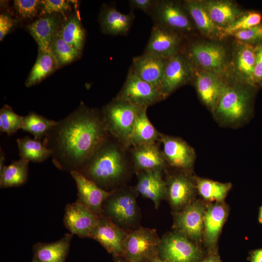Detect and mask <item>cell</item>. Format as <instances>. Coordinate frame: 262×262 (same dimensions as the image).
<instances>
[{
    "instance_id": "1",
    "label": "cell",
    "mask_w": 262,
    "mask_h": 262,
    "mask_svg": "<svg viewBox=\"0 0 262 262\" xmlns=\"http://www.w3.org/2000/svg\"><path fill=\"white\" fill-rule=\"evenodd\" d=\"M109 135L101 111L81 101L75 110L57 121L43 143L51 151L57 168L80 171Z\"/></svg>"
},
{
    "instance_id": "2",
    "label": "cell",
    "mask_w": 262,
    "mask_h": 262,
    "mask_svg": "<svg viewBox=\"0 0 262 262\" xmlns=\"http://www.w3.org/2000/svg\"><path fill=\"white\" fill-rule=\"evenodd\" d=\"M78 172L103 190L113 191L134 172L130 148L109 135Z\"/></svg>"
},
{
    "instance_id": "3",
    "label": "cell",
    "mask_w": 262,
    "mask_h": 262,
    "mask_svg": "<svg viewBox=\"0 0 262 262\" xmlns=\"http://www.w3.org/2000/svg\"><path fill=\"white\" fill-rule=\"evenodd\" d=\"M251 98L245 87L227 83L212 113L214 119L222 127H241L249 119Z\"/></svg>"
},
{
    "instance_id": "4",
    "label": "cell",
    "mask_w": 262,
    "mask_h": 262,
    "mask_svg": "<svg viewBox=\"0 0 262 262\" xmlns=\"http://www.w3.org/2000/svg\"><path fill=\"white\" fill-rule=\"evenodd\" d=\"M135 187L123 185L113 191L102 205L103 215L127 230L139 227L141 214Z\"/></svg>"
},
{
    "instance_id": "5",
    "label": "cell",
    "mask_w": 262,
    "mask_h": 262,
    "mask_svg": "<svg viewBox=\"0 0 262 262\" xmlns=\"http://www.w3.org/2000/svg\"><path fill=\"white\" fill-rule=\"evenodd\" d=\"M142 108L144 107L134 106L115 97L101 110L109 134L129 148L131 147V137L134 123Z\"/></svg>"
},
{
    "instance_id": "6",
    "label": "cell",
    "mask_w": 262,
    "mask_h": 262,
    "mask_svg": "<svg viewBox=\"0 0 262 262\" xmlns=\"http://www.w3.org/2000/svg\"><path fill=\"white\" fill-rule=\"evenodd\" d=\"M160 243L156 229L139 227L128 231L123 258L130 262H152L158 257Z\"/></svg>"
},
{
    "instance_id": "7",
    "label": "cell",
    "mask_w": 262,
    "mask_h": 262,
    "mask_svg": "<svg viewBox=\"0 0 262 262\" xmlns=\"http://www.w3.org/2000/svg\"><path fill=\"white\" fill-rule=\"evenodd\" d=\"M206 252L201 245L174 230L161 238L158 258L167 262H199Z\"/></svg>"
},
{
    "instance_id": "8",
    "label": "cell",
    "mask_w": 262,
    "mask_h": 262,
    "mask_svg": "<svg viewBox=\"0 0 262 262\" xmlns=\"http://www.w3.org/2000/svg\"><path fill=\"white\" fill-rule=\"evenodd\" d=\"M170 169L168 168L165 171V199L173 212H176L194 201L197 193L193 172Z\"/></svg>"
},
{
    "instance_id": "9",
    "label": "cell",
    "mask_w": 262,
    "mask_h": 262,
    "mask_svg": "<svg viewBox=\"0 0 262 262\" xmlns=\"http://www.w3.org/2000/svg\"><path fill=\"white\" fill-rule=\"evenodd\" d=\"M207 205L205 201L196 199L182 210L173 212L174 230L202 246Z\"/></svg>"
},
{
    "instance_id": "10",
    "label": "cell",
    "mask_w": 262,
    "mask_h": 262,
    "mask_svg": "<svg viewBox=\"0 0 262 262\" xmlns=\"http://www.w3.org/2000/svg\"><path fill=\"white\" fill-rule=\"evenodd\" d=\"M116 97L134 106L146 108L164 99L159 89L141 79L131 69Z\"/></svg>"
},
{
    "instance_id": "11",
    "label": "cell",
    "mask_w": 262,
    "mask_h": 262,
    "mask_svg": "<svg viewBox=\"0 0 262 262\" xmlns=\"http://www.w3.org/2000/svg\"><path fill=\"white\" fill-rule=\"evenodd\" d=\"M154 24L177 33L189 32L193 26L187 11L180 2L157 0L151 15Z\"/></svg>"
},
{
    "instance_id": "12",
    "label": "cell",
    "mask_w": 262,
    "mask_h": 262,
    "mask_svg": "<svg viewBox=\"0 0 262 262\" xmlns=\"http://www.w3.org/2000/svg\"><path fill=\"white\" fill-rule=\"evenodd\" d=\"M159 142L169 168L193 172L196 159L195 149L182 138L160 133Z\"/></svg>"
},
{
    "instance_id": "13",
    "label": "cell",
    "mask_w": 262,
    "mask_h": 262,
    "mask_svg": "<svg viewBox=\"0 0 262 262\" xmlns=\"http://www.w3.org/2000/svg\"><path fill=\"white\" fill-rule=\"evenodd\" d=\"M192 66L207 71L220 74L227 63V54L221 45L213 43L192 44L186 55Z\"/></svg>"
},
{
    "instance_id": "14",
    "label": "cell",
    "mask_w": 262,
    "mask_h": 262,
    "mask_svg": "<svg viewBox=\"0 0 262 262\" xmlns=\"http://www.w3.org/2000/svg\"><path fill=\"white\" fill-rule=\"evenodd\" d=\"M194 67L185 55L179 53L169 59L164 68L159 91L164 99L193 77Z\"/></svg>"
},
{
    "instance_id": "15",
    "label": "cell",
    "mask_w": 262,
    "mask_h": 262,
    "mask_svg": "<svg viewBox=\"0 0 262 262\" xmlns=\"http://www.w3.org/2000/svg\"><path fill=\"white\" fill-rule=\"evenodd\" d=\"M128 231L103 215L100 216L89 238L98 242L114 257H123L124 244Z\"/></svg>"
},
{
    "instance_id": "16",
    "label": "cell",
    "mask_w": 262,
    "mask_h": 262,
    "mask_svg": "<svg viewBox=\"0 0 262 262\" xmlns=\"http://www.w3.org/2000/svg\"><path fill=\"white\" fill-rule=\"evenodd\" d=\"M229 207L224 202L207 204L205 214L202 245L206 251L217 248V243L229 214Z\"/></svg>"
},
{
    "instance_id": "17",
    "label": "cell",
    "mask_w": 262,
    "mask_h": 262,
    "mask_svg": "<svg viewBox=\"0 0 262 262\" xmlns=\"http://www.w3.org/2000/svg\"><path fill=\"white\" fill-rule=\"evenodd\" d=\"M99 217L84 205L75 201L66 206L64 224L72 234L89 238Z\"/></svg>"
},
{
    "instance_id": "18",
    "label": "cell",
    "mask_w": 262,
    "mask_h": 262,
    "mask_svg": "<svg viewBox=\"0 0 262 262\" xmlns=\"http://www.w3.org/2000/svg\"><path fill=\"white\" fill-rule=\"evenodd\" d=\"M74 180L78 195L76 201L84 205L99 216L103 215L102 205L104 201L111 194L77 171L70 172Z\"/></svg>"
},
{
    "instance_id": "19",
    "label": "cell",
    "mask_w": 262,
    "mask_h": 262,
    "mask_svg": "<svg viewBox=\"0 0 262 262\" xmlns=\"http://www.w3.org/2000/svg\"><path fill=\"white\" fill-rule=\"evenodd\" d=\"M160 142L132 146L130 152L134 173L145 170L165 171L169 167Z\"/></svg>"
},
{
    "instance_id": "20",
    "label": "cell",
    "mask_w": 262,
    "mask_h": 262,
    "mask_svg": "<svg viewBox=\"0 0 262 262\" xmlns=\"http://www.w3.org/2000/svg\"><path fill=\"white\" fill-rule=\"evenodd\" d=\"M180 41L178 33L154 24L145 53L170 59L179 53Z\"/></svg>"
},
{
    "instance_id": "21",
    "label": "cell",
    "mask_w": 262,
    "mask_h": 262,
    "mask_svg": "<svg viewBox=\"0 0 262 262\" xmlns=\"http://www.w3.org/2000/svg\"><path fill=\"white\" fill-rule=\"evenodd\" d=\"M165 171L145 170L135 173L137 178V183L134 186L135 189L142 196L150 199L157 210L161 201L165 199Z\"/></svg>"
},
{
    "instance_id": "22",
    "label": "cell",
    "mask_w": 262,
    "mask_h": 262,
    "mask_svg": "<svg viewBox=\"0 0 262 262\" xmlns=\"http://www.w3.org/2000/svg\"><path fill=\"white\" fill-rule=\"evenodd\" d=\"M168 59L144 52L133 58L130 69L141 79L159 90Z\"/></svg>"
},
{
    "instance_id": "23",
    "label": "cell",
    "mask_w": 262,
    "mask_h": 262,
    "mask_svg": "<svg viewBox=\"0 0 262 262\" xmlns=\"http://www.w3.org/2000/svg\"><path fill=\"white\" fill-rule=\"evenodd\" d=\"M226 83L220 74L207 71L196 73L195 86L196 92L211 112L215 109Z\"/></svg>"
},
{
    "instance_id": "24",
    "label": "cell",
    "mask_w": 262,
    "mask_h": 262,
    "mask_svg": "<svg viewBox=\"0 0 262 262\" xmlns=\"http://www.w3.org/2000/svg\"><path fill=\"white\" fill-rule=\"evenodd\" d=\"M62 22L58 14H53L43 16L27 26L38 45V51L51 53V44Z\"/></svg>"
},
{
    "instance_id": "25",
    "label": "cell",
    "mask_w": 262,
    "mask_h": 262,
    "mask_svg": "<svg viewBox=\"0 0 262 262\" xmlns=\"http://www.w3.org/2000/svg\"><path fill=\"white\" fill-rule=\"evenodd\" d=\"M134 18L133 12L124 14L115 7L108 6L101 11L99 23L104 33L112 35H126L130 31Z\"/></svg>"
},
{
    "instance_id": "26",
    "label": "cell",
    "mask_w": 262,
    "mask_h": 262,
    "mask_svg": "<svg viewBox=\"0 0 262 262\" xmlns=\"http://www.w3.org/2000/svg\"><path fill=\"white\" fill-rule=\"evenodd\" d=\"M190 17L198 29L210 38H217L224 35L223 30L216 26L210 18L202 1L188 0L182 2Z\"/></svg>"
},
{
    "instance_id": "27",
    "label": "cell",
    "mask_w": 262,
    "mask_h": 262,
    "mask_svg": "<svg viewBox=\"0 0 262 262\" xmlns=\"http://www.w3.org/2000/svg\"><path fill=\"white\" fill-rule=\"evenodd\" d=\"M73 234H66L52 243H37L33 247V257L40 262H65Z\"/></svg>"
},
{
    "instance_id": "28",
    "label": "cell",
    "mask_w": 262,
    "mask_h": 262,
    "mask_svg": "<svg viewBox=\"0 0 262 262\" xmlns=\"http://www.w3.org/2000/svg\"><path fill=\"white\" fill-rule=\"evenodd\" d=\"M237 45L234 56L235 70L242 82L254 86L253 74L257 46L239 41Z\"/></svg>"
},
{
    "instance_id": "29",
    "label": "cell",
    "mask_w": 262,
    "mask_h": 262,
    "mask_svg": "<svg viewBox=\"0 0 262 262\" xmlns=\"http://www.w3.org/2000/svg\"><path fill=\"white\" fill-rule=\"evenodd\" d=\"M202 3L212 21L223 30L243 15L229 1L206 0Z\"/></svg>"
},
{
    "instance_id": "30",
    "label": "cell",
    "mask_w": 262,
    "mask_h": 262,
    "mask_svg": "<svg viewBox=\"0 0 262 262\" xmlns=\"http://www.w3.org/2000/svg\"><path fill=\"white\" fill-rule=\"evenodd\" d=\"M147 108H142L137 116L131 135V147L159 142L161 132L149 120Z\"/></svg>"
},
{
    "instance_id": "31",
    "label": "cell",
    "mask_w": 262,
    "mask_h": 262,
    "mask_svg": "<svg viewBox=\"0 0 262 262\" xmlns=\"http://www.w3.org/2000/svg\"><path fill=\"white\" fill-rule=\"evenodd\" d=\"M195 181L197 193L203 200L210 203L224 201L232 187L230 182H221L196 176Z\"/></svg>"
},
{
    "instance_id": "32",
    "label": "cell",
    "mask_w": 262,
    "mask_h": 262,
    "mask_svg": "<svg viewBox=\"0 0 262 262\" xmlns=\"http://www.w3.org/2000/svg\"><path fill=\"white\" fill-rule=\"evenodd\" d=\"M30 161L20 158L6 166L0 174V187H18L24 184L28 179Z\"/></svg>"
},
{
    "instance_id": "33",
    "label": "cell",
    "mask_w": 262,
    "mask_h": 262,
    "mask_svg": "<svg viewBox=\"0 0 262 262\" xmlns=\"http://www.w3.org/2000/svg\"><path fill=\"white\" fill-rule=\"evenodd\" d=\"M59 33L64 41L81 52L85 33L77 14H72L62 22Z\"/></svg>"
},
{
    "instance_id": "34",
    "label": "cell",
    "mask_w": 262,
    "mask_h": 262,
    "mask_svg": "<svg viewBox=\"0 0 262 262\" xmlns=\"http://www.w3.org/2000/svg\"><path fill=\"white\" fill-rule=\"evenodd\" d=\"M20 158L34 163H41L51 156V151L41 140L28 136L16 140Z\"/></svg>"
},
{
    "instance_id": "35",
    "label": "cell",
    "mask_w": 262,
    "mask_h": 262,
    "mask_svg": "<svg viewBox=\"0 0 262 262\" xmlns=\"http://www.w3.org/2000/svg\"><path fill=\"white\" fill-rule=\"evenodd\" d=\"M57 68H58L57 63L51 53L39 51L36 61L25 82V85L31 87L39 83Z\"/></svg>"
},
{
    "instance_id": "36",
    "label": "cell",
    "mask_w": 262,
    "mask_h": 262,
    "mask_svg": "<svg viewBox=\"0 0 262 262\" xmlns=\"http://www.w3.org/2000/svg\"><path fill=\"white\" fill-rule=\"evenodd\" d=\"M57 122L34 112H31L23 116L21 129L33 135L35 139L41 140Z\"/></svg>"
},
{
    "instance_id": "37",
    "label": "cell",
    "mask_w": 262,
    "mask_h": 262,
    "mask_svg": "<svg viewBox=\"0 0 262 262\" xmlns=\"http://www.w3.org/2000/svg\"><path fill=\"white\" fill-rule=\"evenodd\" d=\"M59 32L54 38L50 47V52L58 67L76 60L79 57L81 53L64 41Z\"/></svg>"
},
{
    "instance_id": "38",
    "label": "cell",
    "mask_w": 262,
    "mask_h": 262,
    "mask_svg": "<svg viewBox=\"0 0 262 262\" xmlns=\"http://www.w3.org/2000/svg\"><path fill=\"white\" fill-rule=\"evenodd\" d=\"M23 116L16 114L8 105L0 110V131L11 136L21 129Z\"/></svg>"
},
{
    "instance_id": "39",
    "label": "cell",
    "mask_w": 262,
    "mask_h": 262,
    "mask_svg": "<svg viewBox=\"0 0 262 262\" xmlns=\"http://www.w3.org/2000/svg\"><path fill=\"white\" fill-rule=\"evenodd\" d=\"M262 16L256 12H249L244 14L225 28L223 31L224 35H232L237 32L249 29L260 24Z\"/></svg>"
},
{
    "instance_id": "40",
    "label": "cell",
    "mask_w": 262,
    "mask_h": 262,
    "mask_svg": "<svg viewBox=\"0 0 262 262\" xmlns=\"http://www.w3.org/2000/svg\"><path fill=\"white\" fill-rule=\"evenodd\" d=\"M41 13L42 16L64 14L70 10L72 1L65 0H42Z\"/></svg>"
},
{
    "instance_id": "41",
    "label": "cell",
    "mask_w": 262,
    "mask_h": 262,
    "mask_svg": "<svg viewBox=\"0 0 262 262\" xmlns=\"http://www.w3.org/2000/svg\"><path fill=\"white\" fill-rule=\"evenodd\" d=\"M14 7L18 14L24 18H30L41 11V1L38 0H15Z\"/></svg>"
},
{
    "instance_id": "42",
    "label": "cell",
    "mask_w": 262,
    "mask_h": 262,
    "mask_svg": "<svg viewBox=\"0 0 262 262\" xmlns=\"http://www.w3.org/2000/svg\"><path fill=\"white\" fill-rule=\"evenodd\" d=\"M233 35L239 42L251 44L262 40V25L256 26L234 33Z\"/></svg>"
},
{
    "instance_id": "43",
    "label": "cell",
    "mask_w": 262,
    "mask_h": 262,
    "mask_svg": "<svg viewBox=\"0 0 262 262\" xmlns=\"http://www.w3.org/2000/svg\"><path fill=\"white\" fill-rule=\"evenodd\" d=\"M253 79L254 86L262 85V43L257 46Z\"/></svg>"
},
{
    "instance_id": "44",
    "label": "cell",
    "mask_w": 262,
    "mask_h": 262,
    "mask_svg": "<svg viewBox=\"0 0 262 262\" xmlns=\"http://www.w3.org/2000/svg\"><path fill=\"white\" fill-rule=\"evenodd\" d=\"M157 0H131L130 6L132 9H138L151 16L157 2Z\"/></svg>"
},
{
    "instance_id": "45",
    "label": "cell",
    "mask_w": 262,
    "mask_h": 262,
    "mask_svg": "<svg viewBox=\"0 0 262 262\" xmlns=\"http://www.w3.org/2000/svg\"><path fill=\"white\" fill-rule=\"evenodd\" d=\"M15 23V20L8 14L2 13L0 15V40L2 41L4 37L12 29Z\"/></svg>"
},
{
    "instance_id": "46",
    "label": "cell",
    "mask_w": 262,
    "mask_h": 262,
    "mask_svg": "<svg viewBox=\"0 0 262 262\" xmlns=\"http://www.w3.org/2000/svg\"><path fill=\"white\" fill-rule=\"evenodd\" d=\"M199 262H222L219 256L218 249L206 251L203 258Z\"/></svg>"
},
{
    "instance_id": "47",
    "label": "cell",
    "mask_w": 262,
    "mask_h": 262,
    "mask_svg": "<svg viewBox=\"0 0 262 262\" xmlns=\"http://www.w3.org/2000/svg\"><path fill=\"white\" fill-rule=\"evenodd\" d=\"M248 260L249 262H262V248L251 251Z\"/></svg>"
},
{
    "instance_id": "48",
    "label": "cell",
    "mask_w": 262,
    "mask_h": 262,
    "mask_svg": "<svg viewBox=\"0 0 262 262\" xmlns=\"http://www.w3.org/2000/svg\"><path fill=\"white\" fill-rule=\"evenodd\" d=\"M6 156L4 152L3 151V150L0 147V174L3 171L4 168L5 167V165H4L5 161L6 160Z\"/></svg>"
},
{
    "instance_id": "49",
    "label": "cell",
    "mask_w": 262,
    "mask_h": 262,
    "mask_svg": "<svg viewBox=\"0 0 262 262\" xmlns=\"http://www.w3.org/2000/svg\"><path fill=\"white\" fill-rule=\"evenodd\" d=\"M115 262H130L123 257H114Z\"/></svg>"
},
{
    "instance_id": "50",
    "label": "cell",
    "mask_w": 262,
    "mask_h": 262,
    "mask_svg": "<svg viewBox=\"0 0 262 262\" xmlns=\"http://www.w3.org/2000/svg\"><path fill=\"white\" fill-rule=\"evenodd\" d=\"M258 221L260 224H262V206L259 209Z\"/></svg>"
},
{
    "instance_id": "51",
    "label": "cell",
    "mask_w": 262,
    "mask_h": 262,
    "mask_svg": "<svg viewBox=\"0 0 262 262\" xmlns=\"http://www.w3.org/2000/svg\"><path fill=\"white\" fill-rule=\"evenodd\" d=\"M152 262H167L162 260L158 257L155 260H154Z\"/></svg>"
},
{
    "instance_id": "52",
    "label": "cell",
    "mask_w": 262,
    "mask_h": 262,
    "mask_svg": "<svg viewBox=\"0 0 262 262\" xmlns=\"http://www.w3.org/2000/svg\"><path fill=\"white\" fill-rule=\"evenodd\" d=\"M32 262H40L38 260L33 257Z\"/></svg>"
}]
</instances>
